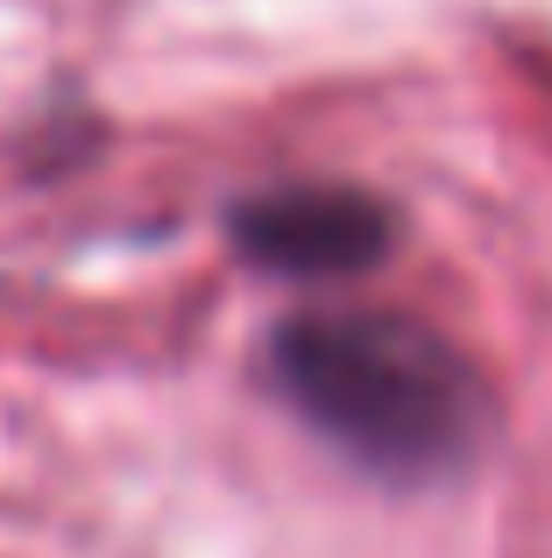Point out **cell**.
Listing matches in <instances>:
<instances>
[{
	"label": "cell",
	"instance_id": "cell-1",
	"mask_svg": "<svg viewBox=\"0 0 552 558\" xmlns=\"http://www.w3.org/2000/svg\"><path fill=\"white\" fill-rule=\"evenodd\" d=\"M269 368L312 432L383 474L454 466L482 432V375L460 361V347L389 312L290 318Z\"/></svg>",
	"mask_w": 552,
	"mask_h": 558
},
{
	"label": "cell",
	"instance_id": "cell-2",
	"mask_svg": "<svg viewBox=\"0 0 552 558\" xmlns=\"http://www.w3.org/2000/svg\"><path fill=\"white\" fill-rule=\"evenodd\" d=\"M235 241L276 276H347L397 241V213L355 184H284L241 205Z\"/></svg>",
	"mask_w": 552,
	"mask_h": 558
}]
</instances>
